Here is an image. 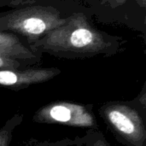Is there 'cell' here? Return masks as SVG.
<instances>
[{"instance_id": "obj_5", "label": "cell", "mask_w": 146, "mask_h": 146, "mask_svg": "<svg viewBox=\"0 0 146 146\" xmlns=\"http://www.w3.org/2000/svg\"><path fill=\"white\" fill-rule=\"evenodd\" d=\"M61 74L57 68H30L0 69V87L14 91L44 83Z\"/></svg>"}, {"instance_id": "obj_7", "label": "cell", "mask_w": 146, "mask_h": 146, "mask_svg": "<svg viewBox=\"0 0 146 146\" xmlns=\"http://www.w3.org/2000/svg\"><path fill=\"white\" fill-rule=\"evenodd\" d=\"M24 115L21 113L15 114L0 128V146H9L15 128L23 121Z\"/></svg>"}, {"instance_id": "obj_4", "label": "cell", "mask_w": 146, "mask_h": 146, "mask_svg": "<svg viewBox=\"0 0 146 146\" xmlns=\"http://www.w3.org/2000/svg\"><path fill=\"white\" fill-rule=\"evenodd\" d=\"M33 121L40 124L98 130L92 104L68 101L52 102L39 108L34 113Z\"/></svg>"}, {"instance_id": "obj_10", "label": "cell", "mask_w": 146, "mask_h": 146, "mask_svg": "<svg viewBox=\"0 0 146 146\" xmlns=\"http://www.w3.org/2000/svg\"><path fill=\"white\" fill-rule=\"evenodd\" d=\"M26 68V65L17 60L0 56V69H18Z\"/></svg>"}, {"instance_id": "obj_9", "label": "cell", "mask_w": 146, "mask_h": 146, "mask_svg": "<svg viewBox=\"0 0 146 146\" xmlns=\"http://www.w3.org/2000/svg\"><path fill=\"white\" fill-rule=\"evenodd\" d=\"M84 136L83 137H76L74 139L64 138L62 139L55 140V141H43L38 142L33 145L28 146H84Z\"/></svg>"}, {"instance_id": "obj_2", "label": "cell", "mask_w": 146, "mask_h": 146, "mask_svg": "<svg viewBox=\"0 0 146 146\" xmlns=\"http://www.w3.org/2000/svg\"><path fill=\"white\" fill-rule=\"evenodd\" d=\"M99 115L124 146H146V86L131 101L104 104Z\"/></svg>"}, {"instance_id": "obj_1", "label": "cell", "mask_w": 146, "mask_h": 146, "mask_svg": "<svg viewBox=\"0 0 146 146\" xmlns=\"http://www.w3.org/2000/svg\"><path fill=\"white\" fill-rule=\"evenodd\" d=\"M119 38L97 29L83 13H74L67 21L28 45L35 54L43 53L66 59L96 56H110L119 52Z\"/></svg>"}, {"instance_id": "obj_8", "label": "cell", "mask_w": 146, "mask_h": 146, "mask_svg": "<svg viewBox=\"0 0 146 146\" xmlns=\"http://www.w3.org/2000/svg\"><path fill=\"white\" fill-rule=\"evenodd\" d=\"M84 146H112L99 130L89 129L84 135Z\"/></svg>"}, {"instance_id": "obj_3", "label": "cell", "mask_w": 146, "mask_h": 146, "mask_svg": "<svg viewBox=\"0 0 146 146\" xmlns=\"http://www.w3.org/2000/svg\"><path fill=\"white\" fill-rule=\"evenodd\" d=\"M66 21L56 8L33 4L0 15V32L24 36L29 45Z\"/></svg>"}, {"instance_id": "obj_6", "label": "cell", "mask_w": 146, "mask_h": 146, "mask_svg": "<svg viewBox=\"0 0 146 146\" xmlns=\"http://www.w3.org/2000/svg\"><path fill=\"white\" fill-rule=\"evenodd\" d=\"M0 56L17 60L27 67L37 64L41 60V56L33 52L17 35L6 32H0Z\"/></svg>"}, {"instance_id": "obj_11", "label": "cell", "mask_w": 146, "mask_h": 146, "mask_svg": "<svg viewBox=\"0 0 146 146\" xmlns=\"http://www.w3.org/2000/svg\"><path fill=\"white\" fill-rule=\"evenodd\" d=\"M104 2L108 3L111 8L115 9L119 6H122L124 3H126L127 0H104Z\"/></svg>"}, {"instance_id": "obj_13", "label": "cell", "mask_w": 146, "mask_h": 146, "mask_svg": "<svg viewBox=\"0 0 146 146\" xmlns=\"http://www.w3.org/2000/svg\"><path fill=\"white\" fill-rule=\"evenodd\" d=\"M137 2V3L140 6V7H143L145 8L146 6V0H135Z\"/></svg>"}, {"instance_id": "obj_12", "label": "cell", "mask_w": 146, "mask_h": 146, "mask_svg": "<svg viewBox=\"0 0 146 146\" xmlns=\"http://www.w3.org/2000/svg\"><path fill=\"white\" fill-rule=\"evenodd\" d=\"M12 0H0V7L3 6H9Z\"/></svg>"}]
</instances>
